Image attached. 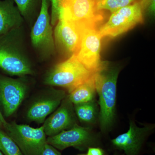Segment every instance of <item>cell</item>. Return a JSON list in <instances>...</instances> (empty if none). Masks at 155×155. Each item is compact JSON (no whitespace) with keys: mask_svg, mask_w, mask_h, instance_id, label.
I'll return each mask as SVG.
<instances>
[{"mask_svg":"<svg viewBox=\"0 0 155 155\" xmlns=\"http://www.w3.org/2000/svg\"><path fill=\"white\" fill-rule=\"evenodd\" d=\"M0 69L11 75L34 74L22 27L0 36Z\"/></svg>","mask_w":155,"mask_h":155,"instance_id":"1","label":"cell"},{"mask_svg":"<svg viewBox=\"0 0 155 155\" xmlns=\"http://www.w3.org/2000/svg\"><path fill=\"white\" fill-rule=\"evenodd\" d=\"M120 69L109 63L94 74L95 86L99 95L100 127L104 133L112 127L116 116V87Z\"/></svg>","mask_w":155,"mask_h":155,"instance_id":"2","label":"cell"},{"mask_svg":"<svg viewBox=\"0 0 155 155\" xmlns=\"http://www.w3.org/2000/svg\"><path fill=\"white\" fill-rule=\"evenodd\" d=\"M95 73L87 69L74 54L50 69L45 78V83L64 87L69 93L92 78Z\"/></svg>","mask_w":155,"mask_h":155,"instance_id":"3","label":"cell"},{"mask_svg":"<svg viewBox=\"0 0 155 155\" xmlns=\"http://www.w3.org/2000/svg\"><path fill=\"white\" fill-rule=\"evenodd\" d=\"M97 1L60 0L59 19L74 23L84 28H97L104 18V11L98 8Z\"/></svg>","mask_w":155,"mask_h":155,"instance_id":"4","label":"cell"},{"mask_svg":"<svg viewBox=\"0 0 155 155\" xmlns=\"http://www.w3.org/2000/svg\"><path fill=\"white\" fill-rule=\"evenodd\" d=\"M50 5V0H42L41 11L31 31V45L39 58L42 60L49 59L56 51L49 12Z\"/></svg>","mask_w":155,"mask_h":155,"instance_id":"5","label":"cell"},{"mask_svg":"<svg viewBox=\"0 0 155 155\" xmlns=\"http://www.w3.org/2000/svg\"><path fill=\"white\" fill-rule=\"evenodd\" d=\"M143 9L140 1L114 12L107 22L98 30L102 38L105 37H116L132 29L137 24L143 23Z\"/></svg>","mask_w":155,"mask_h":155,"instance_id":"6","label":"cell"},{"mask_svg":"<svg viewBox=\"0 0 155 155\" xmlns=\"http://www.w3.org/2000/svg\"><path fill=\"white\" fill-rule=\"evenodd\" d=\"M5 129L23 155H40L47 143L43 125L35 128L14 122L8 123Z\"/></svg>","mask_w":155,"mask_h":155,"instance_id":"7","label":"cell"},{"mask_svg":"<svg viewBox=\"0 0 155 155\" xmlns=\"http://www.w3.org/2000/svg\"><path fill=\"white\" fill-rule=\"evenodd\" d=\"M47 143L61 150L73 147L79 150L85 151L90 147H97L99 140L90 128L76 124L70 129L49 137Z\"/></svg>","mask_w":155,"mask_h":155,"instance_id":"8","label":"cell"},{"mask_svg":"<svg viewBox=\"0 0 155 155\" xmlns=\"http://www.w3.org/2000/svg\"><path fill=\"white\" fill-rule=\"evenodd\" d=\"M101 38L96 28H84L80 47L75 54L78 61L94 73L99 71L107 63L101 60Z\"/></svg>","mask_w":155,"mask_h":155,"instance_id":"9","label":"cell"},{"mask_svg":"<svg viewBox=\"0 0 155 155\" xmlns=\"http://www.w3.org/2000/svg\"><path fill=\"white\" fill-rule=\"evenodd\" d=\"M84 29L74 23L59 19L54 30L56 51L69 58L77 54Z\"/></svg>","mask_w":155,"mask_h":155,"instance_id":"10","label":"cell"},{"mask_svg":"<svg viewBox=\"0 0 155 155\" xmlns=\"http://www.w3.org/2000/svg\"><path fill=\"white\" fill-rule=\"evenodd\" d=\"M27 90V84L22 78L0 75V102L6 117L16 112L24 100Z\"/></svg>","mask_w":155,"mask_h":155,"instance_id":"11","label":"cell"},{"mask_svg":"<svg viewBox=\"0 0 155 155\" xmlns=\"http://www.w3.org/2000/svg\"><path fill=\"white\" fill-rule=\"evenodd\" d=\"M129 125L127 132L112 139L111 143L114 148L123 151L125 155H139L153 126L146 125L139 127L133 120H130Z\"/></svg>","mask_w":155,"mask_h":155,"instance_id":"12","label":"cell"},{"mask_svg":"<svg viewBox=\"0 0 155 155\" xmlns=\"http://www.w3.org/2000/svg\"><path fill=\"white\" fill-rule=\"evenodd\" d=\"M59 106V107L45 120L43 125L46 135L49 137L57 135L63 130L70 129L77 124L74 106L68 95Z\"/></svg>","mask_w":155,"mask_h":155,"instance_id":"13","label":"cell"},{"mask_svg":"<svg viewBox=\"0 0 155 155\" xmlns=\"http://www.w3.org/2000/svg\"><path fill=\"white\" fill-rule=\"evenodd\" d=\"M67 95L64 91H53L50 97L37 101L31 106L27 112V118L38 123L44 122L47 117L57 110Z\"/></svg>","mask_w":155,"mask_h":155,"instance_id":"14","label":"cell"},{"mask_svg":"<svg viewBox=\"0 0 155 155\" xmlns=\"http://www.w3.org/2000/svg\"><path fill=\"white\" fill-rule=\"evenodd\" d=\"M24 21L13 0H0V36L22 27Z\"/></svg>","mask_w":155,"mask_h":155,"instance_id":"15","label":"cell"},{"mask_svg":"<svg viewBox=\"0 0 155 155\" xmlns=\"http://www.w3.org/2000/svg\"><path fill=\"white\" fill-rule=\"evenodd\" d=\"M96 93L94 76L89 80L73 90L68 95L72 104H75L95 100Z\"/></svg>","mask_w":155,"mask_h":155,"instance_id":"16","label":"cell"},{"mask_svg":"<svg viewBox=\"0 0 155 155\" xmlns=\"http://www.w3.org/2000/svg\"><path fill=\"white\" fill-rule=\"evenodd\" d=\"M24 20L33 25L38 17L42 0H13Z\"/></svg>","mask_w":155,"mask_h":155,"instance_id":"17","label":"cell"},{"mask_svg":"<svg viewBox=\"0 0 155 155\" xmlns=\"http://www.w3.org/2000/svg\"><path fill=\"white\" fill-rule=\"evenodd\" d=\"M75 115L80 122L92 124L97 116V107L95 100L88 102L73 104Z\"/></svg>","mask_w":155,"mask_h":155,"instance_id":"18","label":"cell"},{"mask_svg":"<svg viewBox=\"0 0 155 155\" xmlns=\"http://www.w3.org/2000/svg\"><path fill=\"white\" fill-rule=\"evenodd\" d=\"M0 150L4 155H23L17 143L0 128Z\"/></svg>","mask_w":155,"mask_h":155,"instance_id":"19","label":"cell"},{"mask_svg":"<svg viewBox=\"0 0 155 155\" xmlns=\"http://www.w3.org/2000/svg\"><path fill=\"white\" fill-rule=\"evenodd\" d=\"M137 0H98L97 7L101 11L108 10L112 14L123 7L131 5Z\"/></svg>","mask_w":155,"mask_h":155,"instance_id":"20","label":"cell"},{"mask_svg":"<svg viewBox=\"0 0 155 155\" xmlns=\"http://www.w3.org/2000/svg\"><path fill=\"white\" fill-rule=\"evenodd\" d=\"M51 6V24L55 25L60 18L61 6L60 0H50Z\"/></svg>","mask_w":155,"mask_h":155,"instance_id":"21","label":"cell"},{"mask_svg":"<svg viewBox=\"0 0 155 155\" xmlns=\"http://www.w3.org/2000/svg\"><path fill=\"white\" fill-rule=\"evenodd\" d=\"M40 155H61L56 148L47 143Z\"/></svg>","mask_w":155,"mask_h":155,"instance_id":"22","label":"cell"},{"mask_svg":"<svg viewBox=\"0 0 155 155\" xmlns=\"http://www.w3.org/2000/svg\"><path fill=\"white\" fill-rule=\"evenodd\" d=\"M86 155H105V152L98 147H90L87 149Z\"/></svg>","mask_w":155,"mask_h":155,"instance_id":"23","label":"cell"},{"mask_svg":"<svg viewBox=\"0 0 155 155\" xmlns=\"http://www.w3.org/2000/svg\"><path fill=\"white\" fill-rule=\"evenodd\" d=\"M8 122H6L5 119L4 118V116L0 110V128L3 127L5 129L6 126L8 125Z\"/></svg>","mask_w":155,"mask_h":155,"instance_id":"24","label":"cell"},{"mask_svg":"<svg viewBox=\"0 0 155 155\" xmlns=\"http://www.w3.org/2000/svg\"><path fill=\"white\" fill-rule=\"evenodd\" d=\"M0 155H4L1 150H0Z\"/></svg>","mask_w":155,"mask_h":155,"instance_id":"25","label":"cell"},{"mask_svg":"<svg viewBox=\"0 0 155 155\" xmlns=\"http://www.w3.org/2000/svg\"><path fill=\"white\" fill-rule=\"evenodd\" d=\"M86 155V154H81V155Z\"/></svg>","mask_w":155,"mask_h":155,"instance_id":"26","label":"cell"},{"mask_svg":"<svg viewBox=\"0 0 155 155\" xmlns=\"http://www.w3.org/2000/svg\"><path fill=\"white\" fill-rule=\"evenodd\" d=\"M114 155H118V154H115Z\"/></svg>","mask_w":155,"mask_h":155,"instance_id":"27","label":"cell"}]
</instances>
